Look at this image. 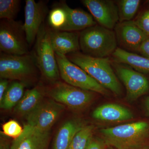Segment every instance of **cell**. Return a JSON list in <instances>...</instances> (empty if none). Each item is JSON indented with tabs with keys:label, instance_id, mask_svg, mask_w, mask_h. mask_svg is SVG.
I'll return each instance as SVG.
<instances>
[{
	"label": "cell",
	"instance_id": "obj_1",
	"mask_svg": "<svg viewBox=\"0 0 149 149\" xmlns=\"http://www.w3.org/2000/svg\"><path fill=\"white\" fill-rule=\"evenodd\" d=\"M68 55L67 57L70 61L85 70L104 88L117 95H121V85L108 57H93L79 52Z\"/></svg>",
	"mask_w": 149,
	"mask_h": 149
},
{
	"label": "cell",
	"instance_id": "obj_2",
	"mask_svg": "<svg viewBox=\"0 0 149 149\" xmlns=\"http://www.w3.org/2000/svg\"><path fill=\"white\" fill-rule=\"evenodd\" d=\"M79 42L83 54L99 58L108 57L117 48L115 32L98 24L82 31Z\"/></svg>",
	"mask_w": 149,
	"mask_h": 149
},
{
	"label": "cell",
	"instance_id": "obj_3",
	"mask_svg": "<svg viewBox=\"0 0 149 149\" xmlns=\"http://www.w3.org/2000/svg\"><path fill=\"white\" fill-rule=\"evenodd\" d=\"M106 145L115 149H134L143 143L149 132L145 121L127 123L101 130Z\"/></svg>",
	"mask_w": 149,
	"mask_h": 149
},
{
	"label": "cell",
	"instance_id": "obj_4",
	"mask_svg": "<svg viewBox=\"0 0 149 149\" xmlns=\"http://www.w3.org/2000/svg\"><path fill=\"white\" fill-rule=\"evenodd\" d=\"M36 64L43 77L53 83L60 77L58 65L51 42L49 29L43 24L37 34L32 54Z\"/></svg>",
	"mask_w": 149,
	"mask_h": 149
},
{
	"label": "cell",
	"instance_id": "obj_5",
	"mask_svg": "<svg viewBox=\"0 0 149 149\" xmlns=\"http://www.w3.org/2000/svg\"><path fill=\"white\" fill-rule=\"evenodd\" d=\"M39 70L32 54L14 55L1 52V79L17 80L27 85L33 79Z\"/></svg>",
	"mask_w": 149,
	"mask_h": 149
},
{
	"label": "cell",
	"instance_id": "obj_6",
	"mask_svg": "<svg viewBox=\"0 0 149 149\" xmlns=\"http://www.w3.org/2000/svg\"><path fill=\"white\" fill-rule=\"evenodd\" d=\"M60 77L65 83L83 90L107 95L108 91L66 56L55 53Z\"/></svg>",
	"mask_w": 149,
	"mask_h": 149
},
{
	"label": "cell",
	"instance_id": "obj_7",
	"mask_svg": "<svg viewBox=\"0 0 149 149\" xmlns=\"http://www.w3.org/2000/svg\"><path fill=\"white\" fill-rule=\"evenodd\" d=\"M45 93L55 101L73 110L84 108L93 98V92L86 91L58 80L45 90Z\"/></svg>",
	"mask_w": 149,
	"mask_h": 149
},
{
	"label": "cell",
	"instance_id": "obj_8",
	"mask_svg": "<svg viewBox=\"0 0 149 149\" xmlns=\"http://www.w3.org/2000/svg\"><path fill=\"white\" fill-rule=\"evenodd\" d=\"M23 24L14 20L3 19L0 23L1 52L22 55L29 54Z\"/></svg>",
	"mask_w": 149,
	"mask_h": 149
},
{
	"label": "cell",
	"instance_id": "obj_9",
	"mask_svg": "<svg viewBox=\"0 0 149 149\" xmlns=\"http://www.w3.org/2000/svg\"><path fill=\"white\" fill-rule=\"evenodd\" d=\"M65 107L53 99L43 100L32 112L25 116L27 124L44 132L50 131Z\"/></svg>",
	"mask_w": 149,
	"mask_h": 149
},
{
	"label": "cell",
	"instance_id": "obj_10",
	"mask_svg": "<svg viewBox=\"0 0 149 149\" xmlns=\"http://www.w3.org/2000/svg\"><path fill=\"white\" fill-rule=\"evenodd\" d=\"M112 65L125 85L128 100L134 101L148 93L149 82L145 75L123 63L115 61L112 63Z\"/></svg>",
	"mask_w": 149,
	"mask_h": 149
},
{
	"label": "cell",
	"instance_id": "obj_11",
	"mask_svg": "<svg viewBox=\"0 0 149 149\" xmlns=\"http://www.w3.org/2000/svg\"><path fill=\"white\" fill-rule=\"evenodd\" d=\"M81 2L100 26L112 30L119 22L118 7L114 2L109 0H83Z\"/></svg>",
	"mask_w": 149,
	"mask_h": 149
},
{
	"label": "cell",
	"instance_id": "obj_12",
	"mask_svg": "<svg viewBox=\"0 0 149 149\" xmlns=\"http://www.w3.org/2000/svg\"><path fill=\"white\" fill-rule=\"evenodd\" d=\"M47 12V8L42 1L26 0L24 8V24H23L27 42L29 45L36 40Z\"/></svg>",
	"mask_w": 149,
	"mask_h": 149
},
{
	"label": "cell",
	"instance_id": "obj_13",
	"mask_svg": "<svg viewBox=\"0 0 149 149\" xmlns=\"http://www.w3.org/2000/svg\"><path fill=\"white\" fill-rule=\"evenodd\" d=\"M114 30L118 43L132 53L139 52L141 45L148 37L133 20L118 22Z\"/></svg>",
	"mask_w": 149,
	"mask_h": 149
},
{
	"label": "cell",
	"instance_id": "obj_14",
	"mask_svg": "<svg viewBox=\"0 0 149 149\" xmlns=\"http://www.w3.org/2000/svg\"><path fill=\"white\" fill-rule=\"evenodd\" d=\"M21 136L14 139L11 149H49L50 131L44 132L28 124Z\"/></svg>",
	"mask_w": 149,
	"mask_h": 149
},
{
	"label": "cell",
	"instance_id": "obj_15",
	"mask_svg": "<svg viewBox=\"0 0 149 149\" xmlns=\"http://www.w3.org/2000/svg\"><path fill=\"white\" fill-rule=\"evenodd\" d=\"M51 42L55 52L66 54L78 52L80 34L74 32L49 29Z\"/></svg>",
	"mask_w": 149,
	"mask_h": 149
},
{
	"label": "cell",
	"instance_id": "obj_16",
	"mask_svg": "<svg viewBox=\"0 0 149 149\" xmlns=\"http://www.w3.org/2000/svg\"><path fill=\"white\" fill-rule=\"evenodd\" d=\"M61 6L65 10L67 13L66 23L61 31H83L97 25L93 16L85 11L79 8H70L65 3L62 4Z\"/></svg>",
	"mask_w": 149,
	"mask_h": 149
},
{
	"label": "cell",
	"instance_id": "obj_17",
	"mask_svg": "<svg viewBox=\"0 0 149 149\" xmlns=\"http://www.w3.org/2000/svg\"><path fill=\"white\" fill-rule=\"evenodd\" d=\"M95 119L108 122L124 121L133 118L132 113L128 109L115 104H107L98 107L94 111Z\"/></svg>",
	"mask_w": 149,
	"mask_h": 149
},
{
	"label": "cell",
	"instance_id": "obj_18",
	"mask_svg": "<svg viewBox=\"0 0 149 149\" xmlns=\"http://www.w3.org/2000/svg\"><path fill=\"white\" fill-rule=\"evenodd\" d=\"M45 93V91L40 86L27 90L20 101L15 107V113L25 117L42 101Z\"/></svg>",
	"mask_w": 149,
	"mask_h": 149
},
{
	"label": "cell",
	"instance_id": "obj_19",
	"mask_svg": "<svg viewBox=\"0 0 149 149\" xmlns=\"http://www.w3.org/2000/svg\"><path fill=\"white\" fill-rule=\"evenodd\" d=\"M84 125L77 119H71L64 123L56 134L53 149H68L75 134Z\"/></svg>",
	"mask_w": 149,
	"mask_h": 149
},
{
	"label": "cell",
	"instance_id": "obj_20",
	"mask_svg": "<svg viewBox=\"0 0 149 149\" xmlns=\"http://www.w3.org/2000/svg\"><path fill=\"white\" fill-rule=\"evenodd\" d=\"M116 61L129 65L140 72H149V59L117 48L113 54Z\"/></svg>",
	"mask_w": 149,
	"mask_h": 149
},
{
	"label": "cell",
	"instance_id": "obj_21",
	"mask_svg": "<svg viewBox=\"0 0 149 149\" xmlns=\"http://www.w3.org/2000/svg\"><path fill=\"white\" fill-rule=\"evenodd\" d=\"M26 85L25 83L18 81L10 84L0 101L1 108L8 110L16 106L24 95Z\"/></svg>",
	"mask_w": 149,
	"mask_h": 149
},
{
	"label": "cell",
	"instance_id": "obj_22",
	"mask_svg": "<svg viewBox=\"0 0 149 149\" xmlns=\"http://www.w3.org/2000/svg\"><path fill=\"white\" fill-rule=\"evenodd\" d=\"M139 0H121L118 2L119 22L131 21L140 6Z\"/></svg>",
	"mask_w": 149,
	"mask_h": 149
},
{
	"label": "cell",
	"instance_id": "obj_23",
	"mask_svg": "<svg viewBox=\"0 0 149 149\" xmlns=\"http://www.w3.org/2000/svg\"><path fill=\"white\" fill-rule=\"evenodd\" d=\"M93 125H84L75 134L68 149H85L95 130Z\"/></svg>",
	"mask_w": 149,
	"mask_h": 149
},
{
	"label": "cell",
	"instance_id": "obj_24",
	"mask_svg": "<svg viewBox=\"0 0 149 149\" xmlns=\"http://www.w3.org/2000/svg\"><path fill=\"white\" fill-rule=\"evenodd\" d=\"M19 0H0V18L14 20L19 10Z\"/></svg>",
	"mask_w": 149,
	"mask_h": 149
},
{
	"label": "cell",
	"instance_id": "obj_25",
	"mask_svg": "<svg viewBox=\"0 0 149 149\" xmlns=\"http://www.w3.org/2000/svg\"><path fill=\"white\" fill-rule=\"evenodd\" d=\"M49 24L52 29L61 30L67 21V13L62 6L55 8L51 11L48 17Z\"/></svg>",
	"mask_w": 149,
	"mask_h": 149
},
{
	"label": "cell",
	"instance_id": "obj_26",
	"mask_svg": "<svg viewBox=\"0 0 149 149\" xmlns=\"http://www.w3.org/2000/svg\"><path fill=\"white\" fill-rule=\"evenodd\" d=\"M2 132L4 136L14 139L19 137L24 130V128L16 120H11L5 123L2 125Z\"/></svg>",
	"mask_w": 149,
	"mask_h": 149
},
{
	"label": "cell",
	"instance_id": "obj_27",
	"mask_svg": "<svg viewBox=\"0 0 149 149\" xmlns=\"http://www.w3.org/2000/svg\"><path fill=\"white\" fill-rule=\"evenodd\" d=\"M138 26L149 37V10H145L139 15L135 20H133Z\"/></svg>",
	"mask_w": 149,
	"mask_h": 149
},
{
	"label": "cell",
	"instance_id": "obj_28",
	"mask_svg": "<svg viewBox=\"0 0 149 149\" xmlns=\"http://www.w3.org/2000/svg\"><path fill=\"white\" fill-rule=\"evenodd\" d=\"M106 145L104 141L93 136L85 149H107Z\"/></svg>",
	"mask_w": 149,
	"mask_h": 149
},
{
	"label": "cell",
	"instance_id": "obj_29",
	"mask_svg": "<svg viewBox=\"0 0 149 149\" xmlns=\"http://www.w3.org/2000/svg\"><path fill=\"white\" fill-rule=\"evenodd\" d=\"M139 52L142 56L149 59V37L144 41L140 48Z\"/></svg>",
	"mask_w": 149,
	"mask_h": 149
},
{
	"label": "cell",
	"instance_id": "obj_30",
	"mask_svg": "<svg viewBox=\"0 0 149 149\" xmlns=\"http://www.w3.org/2000/svg\"><path fill=\"white\" fill-rule=\"evenodd\" d=\"M9 80L5 79H1L0 81V101L2 100L9 86Z\"/></svg>",
	"mask_w": 149,
	"mask_h": 149
},
{
	"label": "cell",
	"instance_id": "obj_31",
	"mask_svg": "<svg viewBox=\"0 0 149 149\" xmlns=\"http://www.w3.org/2000/svg\"><path fill=\"white\" fill-rule=\"evenodd\" d=\"M0 149H11V145L8 140L5 138V136L1 132Z\"/></svg>",
	"mask_w": 149,
	"mask_h": 149
},
{
	"label": "cell",
	"instance_id": "obj_32",
	"mask_svg": "<svg viewBox=\"0 0 149 149\" xmlns=\"http://www.w3.org/2000/svg\"><path fill=\"white\" fill-rule=\"evenodd\" d=\"M146 106L147 111L149 114V96L147 97L146 100Z\"/></svg>",
	"mask_w": 149,
	"mask_h": 149
},
{
	"label": "cell",
	"instance_id": "obj_33",
	"mask_svg": "<svg viewBox=\"0 0 149 149\" xmlns=\"http://www.w3.org/2000/svg\"><path fill=\"white\" fill-rule=\"evenodd\" d=\"M148 3H149V1H148Z\"/></svg>",
	"mask_w": 149,
	"mask_h": 149
},
{
	"label": "cell",
	"instance_id": "obj_34",
	"mask_svg": "<svg viewBox=\"0 0 149 149\" xmlns=\"http://www.w3.org/2000/svg\"><path fill=\"white\" fill-rule=\"evenodd\" d=\"M114 149L111 148V149Z\"/></svg>",
	"mask_w": 149,
	"mask_h": 149
}]
</instances>
